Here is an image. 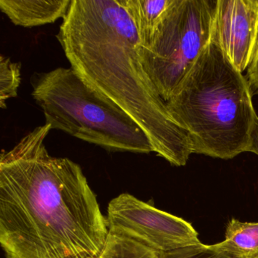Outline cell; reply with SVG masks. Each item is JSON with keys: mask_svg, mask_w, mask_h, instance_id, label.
<instances>
[{"mask_svg": "<svg viewBox=\"0 0 258 258\" xmlns=\"http://www.w3.org/2000/svg\"><path fill=\"white\" fill-rule=\"evenodd\" d=\"M45 123L0 158V244L6 258H90L102 252L107 219L81 166L51 156Z\"/></svg>", "mask_w": 258, "mask_h": 258, "instance_id": "1", "label": "cell"}, {"mask_svg": "<svg viewBox=\"0 0 258 258\" xmlns=\"http://www.w3.org/2000/svg\"><path fill=\"white\" fill-rule=\"evenodd\" d=\"M71 68L144 131L155 153L182 167L192 154L140 61L138 34L119 0H72L56 35Z\"/></svg>", "mask_w": 258, "mask_h": 258, "instance_id": "2", "label": "cell"}, {"mask_svg": "<svg viewBox=\"0 0 258 258\" xmlns=\"http://www.w3.org/2000/svg\"><path fill=\"white\" fill-rule=\"evenodd\" d=\"M248 83L215 40L166 102L188 134L192 154L232 159L248 151L256 114Z\"/></svg>", "mask_w": 258, "mask_h": 258, "instance_id": "3", "label": "cell"}, {"mask_svg": "<svg viewBox=\"0 0 258 258\" xmlns=\"http://www.w3.org/2000/svg\"><path fill=\"white\" fill-rule=\"evenodd\" d=\"M31 85V95L51 129L111 152H155L140 126L91 90L72 68L35 74Z\"/></svg>", "mask_w": 258, "mask_h": 258, "instance_id": "4", "label": "cell"}, {"mask_svg": "<svg viewBox=\"0 0 258 258\" xmlns=\"http://www.w3.org/2000/svg\"><path fill=\"white\" fill-rule=\"evenodd\" d=\"M217 1L173 0L150 46L139 44L142 66L164 102L211 42Z\"/></svg>", "mask_w": 258, "mask_h": 258, "instance_id": "5", "label": "cell"}, {"mask_svg": "<svg viewBox=\"0 0 258 258\" xmlns=\"http://www.w3.org/2000/svg\"><path fill=\"white\" fill-rule=\"evenodd\" d=\"M106 219L109 233L130 238L157 253L201 243L191 223L128 193L109 202Z\"/></svg>", "mask_w": 258, "mask_h": 258, "instance_id": "6", "label": "cell"}, {"mask_svg": "<svg viewBox=\"0 0 258 258\" xmlns=\"http://www.w3.org/2000/svg\"><path fill=\"white\" fill-rule=\"evenodd\" d=\"M212 39L242 73L258 39V0H217Z\"/></svg>", "mask_w": 258, "mask_h": 258, "instance_id": "7", "label": "cell"}, {"mask_svg": "<svg viewBox=\"0 0 258 258\" xmlns=\"http://www.w3.org/2000/svg\"><path fill=\"white\" fill-rule=\"evenodd\" d=\"M72 0H0V9L16 26L55 23L67 15Z\"/></svg>", "mask_w": 258, "mask_h": 258, "instance_id": "8", "label": "cell"}, {"mask_svg": "<svg viewBox=\"0 0 258 258\" xmlns=\"http://www.w3.org/2000/svg\"><path fill=\"white\" fill-rule=\"evenodd\" d=\"M135 26L140 46L149 47L173 0H119Z\"/></svg>", "mask_w": 258, "mask_h": 258, "instance_id": "9", "label": "cell"}, {"mask_svg": "<svg viewBox=\"0 0 258 258\" xmlns=\"http://www.w3.org/2000/svg\"><path fill=\"white\" fill-rule=\"evenodd\" d=\"M217 247L240 258H258V222L232 218L226 225L225 238Z\"/></svg>", "mask_w": 258, "mask_h": 258, "instance_id": "10", "label": "cell"}, {"mask_svg": "<svg viewBox=\"0 0 258 258\" xmlns=\"http://www.w3.org/2000/svg\"><path fill=\"white\" fill-rule=\"evenodd\" d=\"M99 258H157V252L130 238L108 233Z\"/></svg>", "mask_w": 258, "mask_h": 258, "instance_id": "11", "label": "cell"}, {"mask_svg": "<svg viewBox=\"0 0 258 258\" xmlns=\"http://www.w3.org/2000/svg\"><path fill=\"white\" fill-rule=\"evenodd\" d=\"M21 64L9 57L0 56V107L7 108V102L17 97L21 84Z\"/></svg>", "mask_w": 258, "mask_h": 258, "instance_id": "12", "label": "cell"}, {"mask_svg": "<svg viewBox=\"0 0 258 258\" xmlns=\"http://www.w3.org/2000/svg\"><path fill=\"white\" fill-rule=\"evenodd\" d=\"M157 258H240L223 249L216 244L207 245L199 244L185 246L174 250L157 253Z\"/></svg>", "mask_w": 258, "mask_h": 258, "instance_id": "13", "label": "cell"}, {"mask_svg": "<svg viewBox=\"0 0 258 258\" xmlns=\"http://www.w3.org/2000/svg\"><path fill=\"white\" fill-rule=\"evenodd\" d=\"M252 96L258 95V39L245 77Z\"/></svg>", "mask_w": 258, "mask_h": 258, "instance_id": "14", "label": "cell"}, {"mask_svg": "<svg viewBox=\"0 0 258 258\" xmlns=\"http://www.w3.org/2000/svg\"><path fill=\"white\" fill-rule=\"evenodd\" d=\"M249 152H253L258 155V116L256 115L253 122V127L250 135V145H249Z\"/></svg>", "mask_w": 258, "mask_h": 258, "instance_id": "15", "label": "cell"}, {"mask_svg": "<svg viewBox=\"0 0 258 258\" xmlns=\"http://www.w3.org/2000/svg\"><path fill=\"white\" fill-rule=\"evenodd\" d=\"M99 254L96 255V256H92V257L90 258H99Z\"/></svg>", "mask_w": 258, "mask_h": 258, "instance_id": "16", "label": "cell"}]
</instances>
